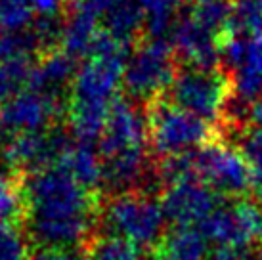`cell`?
Wrapping results in <instances>:
<instances>
[{"mask_svg": "<svg viewBox=\"0 0 262 260\" xmlns=\"http://www.w3.org/2000/svg\"><path fill=\"white\" fill-rule=\"evenodd\" d=\"M232 98V77L222 67H184L168 88V100L172 103L211 124L222 123Z\"/></svg>", "mask_w": 262, "mask_h": 260, "instance_id": "obj_5", "label": "cell"}, {"mask_svg": "<svg viewBox=\"0 0 262 260\" xmlns=\"http://www.w3.org/2000/svg\"><path fill=\"white\" fill-rule=\"evenodd\" d=\"M69 2H71V0H69Z\"/></svg>", "mask_w": 262, "mask_h": 260, "instance_id": "obj_36", "label": "cell"}, {"mask_svg": "<svg viewBox=\"0 0 262 260\" xmlns=\"http://www.w3.org/2000/svg\"><path fill=\"white\" fill-rule=\"evenodd\" d=\"M21 224L0 228V260H29L31 239Z\"/></svg>", "mask_w": 262, "mask_h": 260, "instance_id": "obj_26", "label": "cell"}, {"mask_svg": "<svg viewBox=\"0 0 262 260\" xmlns=\"http://www.w3.org/2000/svg\"><path fill=\"white\" fill-rule=\"evenodd\" d=\"M146 115L149 149L159 159L195 151L220 136L209 121L178 107L167 96L146 105Z\"/></svg>", "mask_w": 262, "mask_h": 260, "instance_id": "obj_3", "label": "cell"}, {"mask_svg": "<svg viewBox=\"0 0 262 260\" xmlns=\"http://www.w3.org/2000/svg\"><path fill=\"white\" fill-rule=\"evenodd\" d=\"M147 260H170V258H168L167 254H165V253H163V251L159 249V251H155V253L149 254V256H147Z\"/></svg>", "mask_w": 262, "mask_h": 260, "instance_id": "obj_33", "label": "cell"}, {"mask_svg": "<svg viewBox=\"0 0 262 260\" xmlns=\"http://www.w3.org/2000/svg\"><path fill=\"white\" fill-rule=\"evenodd\" d=\"M0 29H2V25H0Z\"/></svg>", "mask_w": 262, "mask_h": 260, "instance_id": "obj_35", "label": "cell"}, {"mask_svg": "<svg viewBox=\"0 0 262 260\" xmlns=\"http://www.w3.org/2000/svg\"><path fill=\"white\" fill-rule=\"evenodd\" d=\"M195 176L222 197L243 199L255 186L253 170L239 147L214 138L195 151Z\"/></svg>", "mask_w": 262, "mask_h": 260, "instance_id": "obj_6", "label": "cell"}, {"mask_svg": "<svg viewBox=\"0 0 262 260\" xmlns=\"http://www.w3.org/2000/svg\"><path fill=\"white\" fill-rule=\"evenodd\" d=\"M260 203H262V191H260Z\"/></svg>", "mask_w": 262, "mask_h": 260, "instance_id": "obj_34", "label": "cell"}, {"mask_svg": "<svg viewBox=\"0 0 262 260\" xmlns=\"http://www.w3.org/2000/svg\"><path fill=\"white\" fill-rule=\"evenodd\" d=\"M33 260H88L86 253H75V251H63V249H44Z\"/></svg>", "mask_w": 262, "mask_h": 260, "instance_id": "obj_30", "label": "cell"}, {"mask_svg": "<svg viewBox=\"0 0 262 260\" xmlns=\"http://www.w3.org/2000/svg\"><path fill=\"white\" fill-rule=\"evenodd\" d=\"M88 260H142V249L117 235H98L86 247Z\"/></svg>", "mask_w": 262, "mask_h": 260, "instance_id": "obj_22", "label": "cell"}, {"mask_svg": "<svg viewBox=\"0 0 262 260\" xmlns=\"http://www.w3.org/2000/svg\"><path fill=\"white\" fill-rule=\"evenodd\" d=\"M82 2L92 8L96 14L103 15L110 8H113L115 4H121V2H126V0H82Z\"/></svg>", "mask_w": 262, "mask_h": 260, "instance_id": "obj_32", "label": "cell"}, {"mask_svg": "<svg viewBox=\"0 0 262 260\" xmlns=\"http://www.w3.org/2000/svg\"><path fill=\"white\" fill-rule=\"evenodd\" d=\"M77 71H79L77 59L59 48L52 50L48 54H42L40 59L33 63L27 88L42 96H48L52 100L69 103L71 86H73Z\"/></svg>", "mask_w": 262, "mask_h": 260, "instance_id": "obj_14", "label": "cell"}, {"mask_svg": "<svg viewBox=\"0 0 262 260\" xmlns=\"http://www.w3.org/2000/svg\"><path fill=\"white\" fill-rule=\"evenodd\" d=\"M245 256H247L245 251L222 245H214V249L209 253V260H243Z\"/></svg>", "mask_w": 262, "mask_h": 260, "instance_id": "obj_31", "label": "cell"}, {"mask_svg": "<svg viewBox=\"0 0 262 260\" xmlns=\"http://www.w3.org/2000/svg\"><path fill=\"white\" fill-rule=\"evenodd\" d=\"M100 224L105 226V235L128 239L140 249L159 245L167 235L161 201L146 191L111 195L100 209Z\"/></svg>", "mask_w": 262, "mask_h": 260, "instance_id": "obj_2", "label": "cell"}, {"mask_svg": "<svg viewBox=\"0 0 262 260\" xmlns=\"http://www.w3.org/2000/svg\"><path fill=\"white\" fill-rule=\"evenodd\" d=\"M61 168L79 182L80 186L98 193L102 189L103 159L100 151L90 142H71L58 163Z\"/></svg>", "mask_w": 262, "mask_h": 260, "instance_id": "obj_17", "label": "cell"}, {"mask_svg": "<svg viewBox=\"0 0 262 260\" xmlns=\"http://www.w3.org/2000/svg\"><path fill=\"white\" fill-rule=\"evenodd\" d=\"M188 14L220 42L232 36L233 0H189Z\"/></svg>", "mask_w": 262, "mask_h": 260, "instance_id": "obj_20", "label": "cell"}, {"mask_svg": "<svg viewBox=\"0 0 262 260\" xmlns=\"http://www.w3.org/2000/svg\"><path fill=\"white\" fill-rule=\"evenodd\" d=\"M25 220V193L21 176L0 174V228L23 224Z\"/></svg>", "mask_w": 262, "mask_h": 260, "instance_id": "obj_21", "label": "cell"}, {"mask_svg": "<svg viewBox=\"0 0 262 260\" xmlns=\"http://www.w3.org/2000/svg\"><path fill=\"white\" fill-rule=\"evenodd\" d=\"M40 56V46L31 29L0 33V61L33 59Z\"/></svg>", "mask_w": 262, "mask_h": 260, "instance_id": "obj_23", "label": "cell"}, {"mask_svg": "<svg viewBox=\"0 0 262 260\" xmlns=\"http://www.w3.org/2000/svg\"><path fill=\"white\" fill-rule=\"evenodd\" d=\"M176 59L174 48L167 40L142 38L124 67V92L144 105L165 98L180 71Z\"/></svg>", "mask_w": 262, "mask_h": 260, "instance_id": "obj_4", "label": "cell"}, {"mask_svg": "<svg viewBox=\"0 0 262 260\" xmlns=\"http://www.w3.org/2000/svg\"><path fill=\"white\" fill-rule=\"evenodd\" d=\"M232 35L262 36V0H233Z\"/></svg>", "mask_w": 262, "mask_h": 260, "instance_id": "obj_25", "label": "cell"}, {"mask_svg": "<svg viewBox=\"0 0 262 260\" xmlns=\"http://www.w3.org/2000/svg\"><path fill=\"white\" fill-rule=\"evenodd\" d=\"M197 228L214 245L233 247L247 253L249 247L262 239V210L247 199L222 201Z\"/></svg>", "mask_w": 262, "mask_h": 260, "instance_id": "obj_8", "label": "cell"}, {"mask_svg": "<svg viewBox=\"0 0 262 260\" xmlns=\"http://www.w3.org/2000/svg\"><path fill=\"white\" fill-rule=\"evenodd\" d=\"M222 203V195L199 178L168 184L161 191V207L167 222L174 226H199Z\"/></svg>", "mask_w": 262, "mask_h": 260, "instance_id": "obj_11", "label": "cell"}, {"mask_svg": "<svg viewBox=\"0 0 262 260\" xmlns=\"http://www.w3.org/2000/svg\"><path fill=\"white\" fill-rule=\"evenodd\" d=\"M147 147L126 149L103 157L102 188L111 195L136 191L138 186L147 188Z\"/></svg>", "mask_w": 262, "mask_h": 260, "instance_id": "obj_15", "label": "cell"}, {"mask_svg": "<svg viewBox=\"0 0 262 260\" xmlns=\"http://www.w3.org/2000/svg\"><path fill=\"white\" fill-rule=\"evenodd\" d=\"M138 147H149L146 111H140L132 101L119 96L111 105L102 138L98 140V151L103 159L115 153L138 149Z\"/></svg>", "mask_w": 262, "mask_h": 260, "instance_id": "obj_12", "label": "cell"}, {"mask_svg": "<svg viewBox=\"0 0 262 260\" xmlns=\"http://www.w3.org/2000/svg\"><path fill=\"white\" fill-rule=\"evenodd\" d=\"M100 19L102 15L96 14L82 0H71L67 10L63 38H61V50L75 59L90 58L96 38L102 31Z\"/></svg>", "mask_w": 262, "mask_h": 260, "instance_id": "obj_16", "label": "cell"}, {"mask_svg": "<svg viewBox=\"0 0 262 260\" xmlns=\"http://www.w3.org/2000/svg\"><path fill=\"white\" fill-rule=\"evenodd\" d=\"M69 144L63 126L56 124L40 132L0 138V159L17 176H27L58 165Z\"/></svg>", "mask_w": 262, "mask_h": 260, "instance_id": "obj_7", "label": "cell"}, {"mask_svg": "<svg viewBox=\"0 0 262 260\" xmlns=\"http://www.w3.org/2000/svg\"><path fill=\"white\" fill-rule=\"evenodd\" d=\"M33 63V59L0 61V107L17 92H21L23 86H27Z\"/></svg>", "mask_w": 262, "mask_h": 260, "instance_id": "obj_24", "label": "cell"}, {"mask_svg": "<svg viewBox=\"0 0 262 260\" xmlns=\"http://www.w3.org/2000/svg\"><path fill=\"white\" fill-rule=\"evenodd\" d=\"M170 44L176 58L186 67L214 69L220 67V40L186 12L180 14L170 33Z\"/></svg>", "mask_w": 262, "mask_h": 260, "instance_id": "obj_13", "label": "cell"}, {"mask_svg": "<svg viewBox=\"0 0 262 260\" xmlns=\"http://www.w3.org/2000/svg\"><path fill=\"white\" fill-rule=\"evenodd\" d=\"M239 151L253 170L255 186L262 191V126H247L241 130Z\"/></svg>", "mask_w": 262, "mask_h": 260, "instance_id": "obj_28", "label": "cell"}, {"mask_svg": "<svg viewBox=\"0 0 262 260\" xmlns=\"http://www.w3.org/2000/svg\"><path fill=\"white\" fill-rule=\"evenodd\" d=\"M31 0H0V25L4 31H25L35 21Z\"/></svg>", "mask_w": 262, "mask_h": 260, "instance_id": "obj_27", "label": "cell"}, {"mask_svg": "<svg viewBox=\"0 0 262 260\" xmlns=\"http://www.w3.org/2000/svg\"><path fill=\"white\" fill-rule=\"evenodd\" d=\"M67 105L29 88L21 90L0 107V138L52 128L67 117Z\"/></svg>", "mask_w": 262, "mask_h": 260, "instance_id": "obj_9", "label": "cell"}, {"mask_svg": "<svg viewBox=\"0 0 262 260\" xmlns=\"http://www.w3.org/2000/svg\"><path fill=\"white\" fill-rule=\"evenodd\" d=\"M207 241L197 226H174L161 241V251L170 260H209Z\"/></svg>", "mask_w": 262, "mask_h": 260, "instance_id": "obj_19", "label": "cell"}, {"mask_svg": "<svg viewBox=\"0 0 262 260\" xmlns=\"http://www.w3.org/2000/svg\"><path fill=\"white\" fill-rule=\"evenodd\" d=\"M35 15H67L69 0H31Z\"/></svg>", "mask_w": 262, "mask_h": 260, "instance_id": "obj_29", "label": "cell"}, {"mask_svg": "<svg viewBox=\"0 0 262 260\" xmlns=\"http://www.w3.org/2000/svg\"><path fill=\"white\" fill-rule=\"evenodd\" d=\"M220 63L230 69L233 96L243 101L262 98V36L232 35L220 42Z\"/></svg>", "mask_w": 262, "mask_h": 260, "instance_id": "obj_10", "label": "cell"}, {"mask_svg": "<svg viewBox=\"0 0 262 260\" xmlns=\"http://www.w3.org/2000/svg\"><path fill=\"white\" fill-rule=\"evenodd\" d=\"M103 31L124 44H132L136 38H144L146 14L138 0H126L115 4L102 15Z\"/></svg>", "mask_w": 262, "mask_h": 260, "instance_id": "obj_18", "label": "cell"}, {"mask_svg": "<svg viewBox=\"0 0 262 260\" xmlns=\"http://www.w3.org/2000/svg\"><path fill=\"white\" fill-rule=\"evenodd\" d=\"M25 193V231L31 243L44 249L75 251L92 241L100 224L98 193L80 186L59 165L21 176Z\"/></svg>", "mask_w": 262, "mask_h": 260, "instance_id": "obj_1", "label": "cell"}]
</instances>
